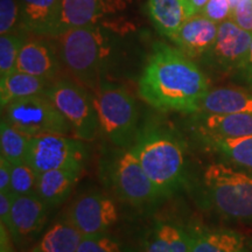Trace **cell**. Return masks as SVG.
I'll return each mask as SVG.
<instances>
[{"mask_svg":"<svg viewBox=\"0 0 252 252\" xmlns=\"http://www.w3.org/2000/svg\"><path fill=\"white\" fill-rule=\"evenodd\" d=\"M49 206L36 194L13 196L11 237L15 243L35 237L47 222Z\"/></svg>","mask_w":252,"mask_h":252,"instance_id":"cell-13","label":"cell"},{"mask_svg":"<svg viewBox=\"0 0 252 252\" xmlns=\"http://www.w3.org/2000/svg\"><path fill=\"white\" fill-rule=\"evenodd\" d=\"M248 252H252V239L248 242Z\"/></svg>","mask_w":252,"mask_h":252,"instance_id":"cell-38","label":"cell"},{"mask_svg":"<svg viewBox=\"0 0 252 252\" xmlns=\"http://www.w3.org/2000/svg\"><path fill=\"white\" fill-rule=\"evenodd\" d=\"M147 9L156 30L169 40L188 18L182 0H149Z\"/></svg>","mask_w":252,"mask_h":252,"instance_id":"cell-24","label":"cell"},{"mask_svg":"<svg viewBox=\"0 0 252 252\" xmlns=\"http://www.w3.org/2000/svg\"><path fill=\"white\" fill-rule=\"evenodd\" d=\"M191 234L173 223H159L145 238L143 252H190Z\"/></svg>","mask_w":252,"mask_h":252,"instance_id":"cell-22","label":"cell"},{"mask_svg":"<svg viewBox=\"0 0 252 252\" xmlns=\"http://www.w3.org/2000/svg\"><path fill=\"white\" fill-rule=\"evenodd\" d=\"M112 31L106 23H99L74 28L54 37L63 64L94 93L103 83L102 75L112 50Z\"/></svg>","mask_w":252,"mask_h":252,"instance_id":"cell-3","label":"cell"},{"mask_svg":"<svg viewBox=\"0 0 252 252\" xmlns=\"http://www.w3.org/2000/svg\"><path fill=\"white\" fill-rule=\"evenodd\" d=\"M12 163L4 157H0V191L5 193L9 191L11 187Z\"/></svg>","mask_w":252,"mask_h":252,"instance_id":"cell-35","label":"cell"},{"mask_svg":"<svg viewBox=\"0 0 252 252\" xmlns=\"http://www.w3.org/2000/svg\"><path fill=\"white\" fill-rule=\"evenodd\" d=\"M191 238L190 252H248L244 236L232 229H204Z\"/></svg>","mask_w":252,"mask_h":252,"instance_id":"cell-20","label":"cell"},{"mask_svg":"<svg viewBox=\"0 0 252 252\" xmlns=\"http://www.w3.org/2000/svg\"><path fill=\"white\" fill-rule=\"evenodd\" d=\"M0 252H14L13 244L11 242V235L5 226L0 228Z\"/></svg>","mask_w":252,"mask_h":252,"instance_id":"cell-37","label":"cell"},{"mask_svg":"<svg viewBox=\"0 0 252 252\" xmlns=\"http://www.w3.org/2000/svg\"><path fill=\"white\" fill-rule=\"evenodd\" d=\"M1 111L2 117L31 138L72 133L70 124L45 94L14 100Z\"/></svg>","mask_w":252,"mask_h":252,"instance_id":"cell-8","label":"cell"},{"mask_svg":"<svg viewBox=\"0 0 252 252\" xmlns=\"http://www.w3.org/2000/svg\"><path fill=\"white\" fill-rule=\"evenodd\" d=\"M198 137L239 138L252 135V113L209 115L194 113Z\"/></svg>","mask_w":252,"mask_h":252,"instance_id":"cell-17","label":"cell"},{"mask_svg":"<svg viewBox=\"0 0 252 252\" xmlns=\"http://www.w3.org/2000/svg\"><path fill=\"white\" fill-rule=\"evenodd\" d=\"M84 235L67 217L47 230L31 252H77Z\"/></svg>","mask_w":252,"mask_h":252,"instance_id":"cell-23","label":"cell"},{"mask_svg":"<svg viewBox=\"0 0 252 252\" xmlns=\"http://www.w3.org/2000/svg\"><path fill=\"white\" fill-rule=\"evenodd\" d=\"M50 83L52 81L46 80V78L15 70L8 76L0 80L1 110L14 100L36 96V94H43L49 88Z\"/></svg>","mask_w":252,"mask_h":252,"instance_id":"cell-21","label":"cell"},{"mask_svg":"<svg viewBox=\"0 0 252 252\" xmlns=\"http://www.w3.org/2000/svg\"><path fill=\"white\" fill-rule=\"evenodd\" d=\"M232 9L234 7L230 0H208L200 14L220 25L223 21L231 19Z\"/></svg>","mask_w":252,"mask_h":252,"instance_id":"cell-31","label":"cell"},{"mask_svg":"<svg viewBox=\"0 0 252 252\" xmlns=\"http://www.w3.org/2000/svg\"><path fill=\"white\" fill-rule=\"evenodd\" d=\"M36 36L25 41L17 62V70L52 81L61 68V58L49 41Z\"/></svg>","mask_w":252,"mask_h":252,"instance_id":"cell-14","label":"cell"},{"mask_svg":"<svg viewBox=\"0 0 252 252\" xmlns=\"http://www.w3.org/2000/svg\"><path fill=\"white\" fill-rule=\"evenodd\" d=\"M185 4L186 11H187L188 18L191 15L201 13L204 6L208 2V0H182Z\"/></svg>","mask_w":252,"mask_h":252,"instance_id":"cell-36","label":"cell"},{"mask_svg":"<svg viewBox=\"0 0 252 252\" xmlns=\"http://www.w3.org/2000/svg\"><path fill=\"white\" fill-rule=\"evenodd\" d=\"M99 173L106 187L133 207L147 206L162 197L130 147L106 151L100 159Z\"/></svg>","mask_w":252,"mask_h":252,"instance_id":"cell-5","label":"cell"},{"mask_svg":"<svg viewBox=\"0 0 252 252\" xmlns=\"http://www.w3.org/2000/svg\"><path fill=\"white\" fill-rule=\"evenodd\" d=\"M12 204L13 195L9 191H0V223L4 224L9 232L12 231Z\"/></svg>","mask_w":252,"mask_h":252,"instance_id":"cell-33","label":"cell"},{"mask_svg":"<svg viewBox=\"0 0 252 252\" xmlns=\"http://www.w3.org/2000/svg\"><path fill=\"white\" fill-rule=\"evenodd\" d=\"M45 94L64 116L78 139L89 143L100 131L94 97L87 87L69 78L53 81Z\"/></svg>","mask_w":252,"mask_h":252,"instance_id":"cell-7","label":"cell"},{"mask_svg":"<svg viewBox=\"0 0 252 252\" xmlns=\"http://www.w3.org/2000/svg\"><path fill=\"white\" fill-rule=\"evenodd\" d=\"M197 113H252V93L243 88H216L206 94Z\"/></svg>","mask_w":252,"mask_h":252,"instance_id":"cell-18","label":"cell"},{"mask_svg":"<svg viewBox=\"0 0 252 252\" xmlns=\"http://www.w3.org/2000/svg\"><path fill=\"white\" fill-rule=\"evenodd\" d=\"M67 219L84 236L106 234L117 222L118 210L105 194L90 191L78 196L69 207Z\"/></svg>","mask_w":252,"mask_h":252,"instance_id":"cell-11","label":"cell"},{"mask_svg":"<svg viewBox=\"0 0 252 252\" xmlns=\"http://www.w3.org/2000/svg\"><path fill=\"white\" fill-rule=\"evenodd\" d=\"M130 1L131 0H62L61 15L54 37L74 28L103 23L108 15L125 9Z\"/></svg>","mask_w":252,"mask_h":252,"instance_id":"cell-12","label":"cell"},{"mask_svg":"<svg viewBox=\"0 0 252 252\" xmlns=\"http://www.w3.org/2000/svg\"><path fill=\"white\" fill-rule=\"evenodd\" d=\"M230 20L243 30L252 32V0H239L232 9Z\"/></svg>","mask_w":252,"mask_h":252,"instance_id":"cell-32","label":"cell"},{"mask_svg":"<svg viewBox=\"0 0 252 252\" xmlns=\"http://www.w3.org/2000/svg\"><path fill=\"white\" fill-rule=\"evenodd\" d=\"M31 137L19 131L7 119L0 122V151L1 156L11 163L25 162L27 158Z\"/></svg>","mask_w":252,"mask_h":252,"instance_id":"cell-26","label":"cell"},{"mask_svg":"<svg viewBox=\"0 0 252 252\" xmlns=\"http://www.w3.org/2000/svg\"><path fill=\"white\" fill-rule=\"evenodd\" d=\"M200 140L230 163L252 172V135L239 138L200 137Z\"/></svg>","mask_w":252,"mask_h":252,"instance_id":"cell-25","label":"cell"},{"mask_svg":"<svg viewBox=\"0 0 252 252\" xmlns=\"http://www.w3.org/2000/svg\"><path fill=\"white\" fill-rule=\"evenodd\" d=\"M20 28L35 36L54 37L61 15L62 0H18Z\"/></svg>","mask_w":252,"mask_h":252,"instance_id":"cell-16","label":"cell"},{"mask_svg":"<svg viewBox=\"0 0 252 252\" xmlns=\"http://www.w3.org/2000/svg\"><path fill=\"white\" fill-rule=\"evenodd\" d=\"M27 32L21 28L0 35V80L17 70L21 47L27 40Z\"/></svg>","mask_w":252,"mask_h":252,"instance_id":"cell-27","label":"cell"},{"mask_svg":"<svg viewBox=\"0 0 252 252\" xmlns=\"http://www.w3.org/2000/svg\"><path fill=\"white\" fill-rule=\"evenodd\" d=\"M217 32L219 24L198 13L186 19L171 41L188 58L201 59L214 45Z\"/></svg>","mask_w":252,"mask_h":252,"instance_id":"cell-15","label":"cell"},{"mask_svg":"<svg viewBox=\"0 0 252 252\" xmlns=\"http://www.w3.org/2000/svg\"><path fill=\"white\" fill-rule=\"evenodd\" d=\"M130 149L162 197L172 195L184 184L187 172L186 151L172 132L147 126L139 130Z\"/></svg>","mask_w":252,"mask_h":252,"instance_id":"cell-2","label":"cell"},{"mask_svg":"<svg viewBox=\"0 0 252 252\" xmlns=\"http://www.w3.org/2000/svg\"><path fill=\"white\" fill-rule=\"evenodd\" d=\"M138 91L147 104L161 112L194 115L209 91L206 74L180 49L154 43L138 81Z\"/></svg>","mask_w":252,"mask_h":252,"instance_id":"cell-1","label":"cell"},{"mask_svg":"<svg viewBox=\"0 0 252 252\" xmlns=\"http://www.w3.org/2000/svg\"><path fill=\"white\" fill-rule=\"evenodd\" d=\"M37 173L28 163H12L11 187L9 193L13 196L36 194Z\"/></svg>","mask_w":252,"mask_h":252,"instance_id":"cell-28","label":"cell"},{"mask_svg":"<svg viewBox=\"0 0 252 252\" xmlns=\"http://www.w3.org/2000/svg\"><path fill=\"white\" fill-rule=\"evenodd\" d=\"M77 252H130L121 242L106 234L84 236Z\"/></svg>","mask_w":252,"mask_h":252,"instance_id":"cell-29","label":"cell"},{"mask_svg":"<svg viewBox=\"0 0 252 252\" xmlns=\"http://www.w3.org/2000/svg\"><path fill=\"white\" fill-rule=\"evenodd\" d=\"M86 141L65 134L32 137L26 162L37 174L54 169L83 171L88 158Z\"/></svg>","mask_w":252,"mask_h":252,"instance_id":"cell-9","label":"cell"},{"mask_svg":"<svg viewBox=\"0 0 252 252\" xmlns=\"http://www.w3.org/2000/svg\"><path fill=\"white\" fill-rule=\"evenodd\" d=\"M202 189L207 203L217 215L252 225L251 171L229 162H212L203 171Z\"/></svg>","mask_w":252,"mask_h":252,"instance_id":"cell-4","label":"cell"},{"mask_svg":"<svg viewBox=\"0 0 252 252\" xmlns=\"http://www.w3.org/2000/svg\"><path fill=\"white\" fill-rule=\"evenodd\" d=\"M94 97L100 131L116 147H131L139 133L138 108L133 96L124 88L103 82Z\"/></svg>","mask_w":252,"mask_h":252,"instance_id":"cell-6","label":"cell"},{"mask_svg":"<svg viewBox=\"0 0 252 252\" xmlns=\"http://www.w3.org/2000/svg\"><path fill=\"white\" fill-rule=\"evenodd\" d=\"M82 171L75 169H54L37 175L36 195L48 206L55 207L67 200Z\"/></svg>","mask_w":252,"mask_h":252,"instance_id":"cell-19","label":"cell"},{"mask_svg":"<svg viewBox=\"0 0 252 252\" xmlns=\"http://www.w3.org/2000/svg\"><path fill=\"white\" fill-rule=\"evenodd\" d=\"M234 77L243 84L245 89L250 90L252 93V43L250 52H249V55L247 60H245L244 64L242 65V68L239 69Z\"/></svg>","mask_w":252,"mask_h":252,"instance_id":"cell-34","label":"cell"},{"mask_svg":"<svg viewBox=\"0 0 252 252\" xmlns=\"http://www.w3.org/2000/svg\"><path fill=\"white\" fill-rule=\"evenodd\" d=\"M251 43L252 32L243 30L229 19L219 25L215 42L201 61L217 74L235 76L248 58Z\"/></svg>","mask_w":252,"mask_h":252,"instance_id":"cell-10","label":"cell"},{"mask_svg":"<svg viewBox=\"0 0 252 252\" xmlns=\"http://www.w3.org/2000/svg\"><path fill=\"white\" fill-rule=\"evenodd\" d=\"M20 28V7L18 0H0V35Z\"/></svg>","mask_w":252,"mask_h":252,"instance_id":"cell-30","label":"cell"}]
</instances>
